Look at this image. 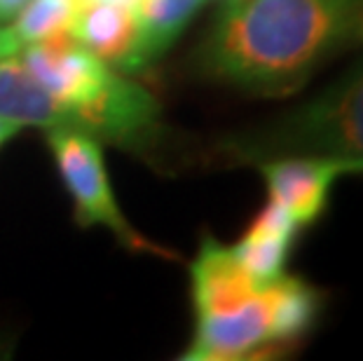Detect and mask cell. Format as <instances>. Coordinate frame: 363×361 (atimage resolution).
Instances as JSON below:
<instances>
[{
    "label": "cell",
    "mask_w": 363,
    "mask_h": 361,
    "mask_svg": "<svg viewBox=\"0 0 363 361\" xmlns=\"http://www.w3.org/2000/svg\"><path fill=\"white\" fill-rule=\"evenodd\" d=\"M363 0H228L195 50L204 78L284 96L357 45Z\"/></svg>",
    "instance_id": "6da1fadb"
},
{
    "label": "cell",
    "mask_w": 363,
    "mask_h": 361,
    "mask_svg": "<svg viewBox=\"0 0 363 361\" xmlns=\"http://www.w3.org/2000/svg\"><path fill=\"white\" fill-rule=\"evenodd\" d=\"M19 57L61 106L71 129L125 148H141L160 129L155 94L108 66L73 33L30 45Z\"/></svg>",
    "instance_id": "7a4b0ae2"
},
{
    "label": "cell",
    "mask_w": 363,
    "mask_h": 361,
    "mask_svg": "<svg viewBox=\"0 0 363 361\" xmlns=\"http://www.w3.org/2000/svg\"><path fill=\"white\" fill-rule=\"evenodd\" d=\"M228 150L237 160L256 165L291 155L340 157L363 165V61L296 111L233 141Z\"/></svg>",
    "instance_id": "3957f363"
},
{
    "label": "cell",
    "mask_w": 363,
    "mask_h": 361,
    "mask_svg": "<svg viewBox=\"0 0 363 361\" xmlns=\"http://www.w3.org/2000/svg\"><path fill=\"white\" fill-rule=\"evenodd\" d=\"M45 134H48L50 152L57 162V172L73 199L75 221L80 226L111 230L131 251L164 253L162 249L152 247L143 235H138L122 213L106 172L101 141L71 127L48 129Z\"/></svg>",
    "instance_id": "277c9868"
},
{
    "label": "cell",
    "mask_w": 363,
    "mask_h": 361,
    "mask_svg": "<svg viewBox=\"0 0 363 361\" xmlns=\"http://www.w3.org/2000/svg\"><path fill=\"white\" fill-rule=\"evenodd\" d=\"M272 284V282H269ZM265 284L235 310L197 317L195 335L185 350L188 361L244 359L272 345H281L272 289Z\"/></svg>",
    "instance_id": "5b68a950"
},
{
    "label": "cell",
    "mask_w": 363,
    "mask_h": 361,
    "mask_svg": "<svg viewBox=\"0 0 363 361\" xmlns=\"http://www.w3.org/2000/svg\"><path fill=\"white\" fill-rule=\"evenodd\" d=\"M269 202L284 206L300 226H310L328 204V193L342 174H363V165L340 157L291 155L258 162Z\"/></svg>",
    "instance_id": "8992f818"
},
{
    "label": "cell",
    "mask_w": 363,
    "mask_h": 361,
    "mask_svg": "<svg viewBox=\"0 0 363 361\" xmlns=\"http://www.w3.org/2000/svg\"><path fill=\"white\" fill-rule=\"evenodd\" d=\"M258 289L262 287L244 270L233 247H223L213 237H206L190 265V291L197 317L235 310Z\"/></svg>",
    "instance_id": "52a82bcc"
},
{
    "label": "cell",
    "mask_w": 363,
    "mask_h": 361,
    "mask_svg": "<svg viewBox=\"0 0 363 361\" xmlns=\"http://www.w3.org/2000/svg\"><path fill=\"white\" fill-rule=\"evenodd\" d=\"M73 35L108 66L122 73H136V10L111 0H87L75 19Z\"/></svg>",
    "instance_id": "ba28073f"
},
{
    "label": "cell",
    "mask_w": 363,
    "mask_h": 361,
    "mask_svg": "<svg viewBox=\"0 0 363 361\" xmlns=\"http://www.w3.org/2000/svg\"><path fill=\"white\" fill-rule=\"evenodd\" d=\"M0 118L17 127H68L66 113L28 73L19 55L0 57Z\"/></svg>",
    "instance_id": "9c48e42d"
},
{
    "label": "cell",
    "mask_w": 363,
    "mask_h": 361,
    "mask_svg": "<svg viewBox=\"0 0 363 361\" xmlns=\"http://www.w3.org/2000/svg\"><path fill=\"white\" fill-rule=\"evenodd\" d=\"M204 3L206 0H141L138 3L136 73L169 52Z\"/></svg>",
    "instance_id": "30bf717a"
},
{
    "label": "cell",
    "mask_w": 363,
    "mask_h": 361,
    "mask_svg": "<svg viewBox=\"0 0 363 361\" xmlns=\"http://www.w3.org/2000/svg\"><path fill=\"white\" fill-rule=\"evenodd\" d=\"M80 0H28L10 24L0 26V57L19 55L35 43L73 33Z\"/></svg>",
    "instance_id": "8fae6325"
},
{
    "label": "cell",
    "mask_w": 363,
    "mask_h": 361,
    "mask_svg": "<svg viewBox=\"0 0 363 361\" xmlns=\"http://www.w3.org/2000/svg\"><path fill=\"white\" fill-rule=\"evenodd\" d=\"M296 237L289 235H242L233 251L244 265V270L256 279L260 287L279 279L284 274L286 260Z\"/></svg>",
    "instance_id": "7c38bea8"
},
{
    "label": "cell",
    "mask_w": 363,
    "mask_h": 361,
    "mask_svg": "<svg viewBox=\"0 0 363 361\" xmlns=\"http://www.w3.org/2000/svg\"><path fill=\"white\" fill-rule=\"evenodd\" d=\"M26 5H28V0H0V26L10 24Z\"/></svg>",
    "instance_id": "4fadbf2b"
},
{
    "label": "cell",
    "mask_w": 363,
    "mask_h": 361,
    "mask_svg": "<svg viewBox=\"0 0 363 361\" xmlns=\"http://www.w3.org/2000/svg\"><path fill=\"white\" fill-rule=\"evenodd\" d=\"M21 132V127H17L14 122H10V120H5V118H0V148L10 141V139H14Z\"/></svg>",
    "instance_id": "5bb4252c"
},
{
    "label": "cell",
    "mask_w": 363,
    "mask_h": 361,
    "mask_svg": "<svg viewBox=\"0 0 363 361\" xmlns=\"http://www.w3.org/2000/svg\"><path fill=\"white\" fill-rule=\"evenodd\" d=\"M357 43L363 45V12H361V19H359V26H357Z\"/></svg>",
    "instance_id": "9a60e30c"
},
{
    "label": "cell",
    "mask_w": 363,
    "mask_h": 361,
    "mask_svg": "<svg viewBox=\"0 0 363 361\" xmlns=\"http://www.w3.org/2000/svg\"><path fill=\"white\" fill-rule=\"evenodd\" d=\"M80 3H82V5H84V0H80Z\"/></svg>",
    "instance_id": "2e32d148"
}]
</instances>
